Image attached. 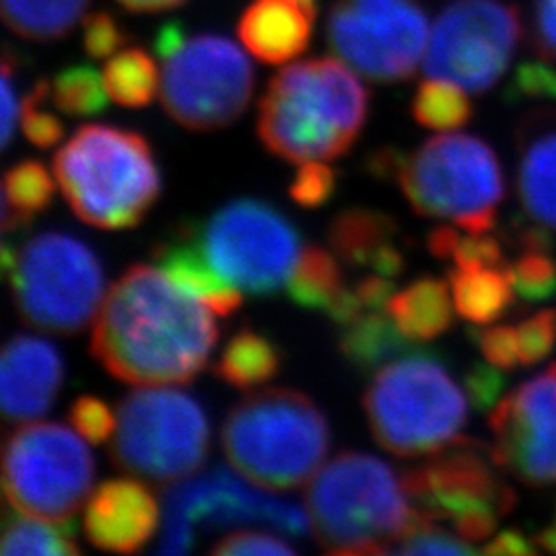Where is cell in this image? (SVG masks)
<instances>
[{
    "label": "cell",
    "mask_w": 556,
    "mask_h": 556,
    "mask_svg": "<svg viewBox=\"0 0 556 556\" xmlns=\"http://www.w3.org/2000/svg\"><path fill=\"white\" fill-rule=\"evenodd\" d=\"M337 190V172L324 161H305L299 167L289 194L301 208H319Z\"/></svg>",
    "instance_id": "60d3db41"
},
{
    "label": "cell",
    "mask_w": 556,
    "mask_h": 556,
    "mask_svg": "<svg viewBox=\"0 0 556 556\" xmlns=\"http://www.w3.org/2000/svg\"><path fill=\"white\" fill-rule=\"evenodd\" d=\"M163 62L161 103L179 126L197 132L219 130L245 112L254 93L250 59L223 36H188L169 21L155 36Z\"/></svg>",
    "instance_id": "52a82bcc"
},
{
    "label": "cell",
    "mask_w": 556,
    "mask_h": 556,
    "mask_svg": "<svg viewBox=\"0 0 556 556\" xmlns=\"http://www.w3.org/2000/svg\"><path fill=\"white\" fill-rule=\"evenodd\" d=\"M200 238L215 268L250 295H273L291 277L301 238L293 223L260 200L229 202L204 225Z\"/></svg>",
    "instance_id": "5bb4252c"
},
{
    "label": "cell",
    "mask_w": 556,
    "mask_h": 556,
    "mask_svg": "<svg viewBox=\"0 0 556 556\" xmlns=\"http://www.w3.org/2000/svg\"><path fill=\"white\" fill-rule=\"evenodd\" d=\"M307 2H312V4H316V0H307Z\"/></svg>",
    "instance_id": "11a10c76"
},
{
    "label": "cell",
    "mask_w": 556,
    "mask_h": 556,
    "mask_svg": "<svg viewBox=\"0 0 556 556\" xmlns=\"http://www.w3.org/2000/svg\"><path fill=\"white\" fill-rule=\"evenodd\" d=\"M96 464L71 429L59 422H25L2 447V489L23 516L68 521L93 486Z\"/></svg>",
    "instance_id": "8fae6325"
},
{
    "label": "cell",
    "mask_w": 556,
    "mask_h": 556,
    "mask_svg": "<svg viewBox=\"0 0 556 556\" xmlns=\"http://www.w3.org/2000/svg\"><path fill=\"white\" fill-rule=\"evenodd\" d=\"M50 96V83L40 80L21 108V126L27 140L38 149H52L64 137V126L41 103Z\"/></svg>",
    "instance_id": "74e56055"
},
{
    "label": "cell",
    "mask_w": 556,
    "mask_h": 556,
    "mask_svg": "<svg viewBox=\"0 0 556 556\" xmlns=\"http://www.w3.org/2000/svg\"><path fill=\"white\" fill-rule=\"evenodd\" d=\"M355 291L367 307V312H388V301L396 293L394 278L381 277L378 273L361 278Z\"/></svg>",
    "instance_id": "c3c4849f"
},
{
    "label": "cell",
    "mask_w": 556,
    "mask_h": 556,
    "mask_svg": "<svg viewBox=\"0 0 556 556\" xmlns=\"http://www.w3.org/2000/svg\"><path fill=\"white\" fill-rule=\"evenodd\" d=\"M379 445L397 457L438 454L459 439L468 396L429 351H413L379 367L363 396Z\"/></svg>",
    "instance_id": "8992f818"
},
{
    "label": "cell",
    "mask_w": 556,
    "mask_h": 556,
    "mask_svg": "<svg viewBox=\"0 0 556 556\" xmlns=\"http://www.w3.org/2000/svg\"><path fill=\"white\" fill-rule=\"evenodd\" d=\"M427 38L417 0H337L328 17L332 52L376 83L410 79L425 60Z\"/></svg>",
    "instance_id": "2e32d148"
},
{
    "label": "cell",
    "mask_w": 556,
    "mask_h": 556,
    "mask_svg": "<svg viewBox=\"0 0 556 556\" xmlns=\"http://www.w3.org/2000/svg\"><path fill=\"white\" fill-rule=\"evenodd\" d=\"M211 555L217 556H252V555H295V548L285 540L266 534L243 530L231 536L223 538L219 544L211 548Z\"/></svg>",
    "instance_id": "f6af8a7d"
},
{
    "label": "cell",
    "mask_w": 556,
    "mask_h": 556,
    "mask_svg": "<svg viewBox=\"0 0 556 556\" xmlns=\"http://www.w3.org/2000/svg\"><path fill=\"white\" fill-rule=\"evenodd\" d=\"M397 184L422 217L452 220L468 233H489L505 197L495 151L472 135H441L406 155Z\"/></svg>",
    "instance_id": "9c48e42d"
},
{
    "label": "cell",
    "mask_w": 556,
    "mask_h": 556,
    "mask_svg": "<svg viewBox=\"0 0 556 556\" xmlns=\"http://www.w3.org/2000/svg\"><path fill=\"white\" fill-rule=\"evenodd\" d=\"M538 546L546 553H553L556 555V517L553 521V526H548L546 530H542L536 538Z\"/></svg>",
    "instance_id": "db71d44e"
},
{
    "label": "cell",
    "mask_w": 556,
    "mask_h": 556,
    "mask_svg": "<svg viewBox=\"0 0 556 556\" xmlns=\"http://www.w3.org/2000/svg\"><path fill=\"white\" fill-rule=\"evenodd\" d=\"M165 523L160 542L161 555H188L197 546V532L220 530L258 521L277 532L301 538L309 517L291 501L258 493L233 472L215 468L199 478H186L163 495Z\"/></svg>",
    "instance_id": "9a60e30c"
},
{
    "label": "cell",
    "mask_w": 556,
    "mask_h": 556,
    "mask_svg": "<svg viewBox=\"0 0 556 556\" xmlns=\"http://www.w3.org/2000/svg\"><path fill=\"white\" fill-rule=\"evenodd\" d=\"M519 365L530 367L548 357L556 346V309H540L517 326Z\"/></svg>",
    "instance_id": "ab89813d"
},
{
    "label": "cell",
    "mask_w": 556,
    "mask_h": 556,
    "mask_svg": "<svg viewBox=\"0 0 556 556\" xmlns=\"http://www.w3.org/2000/svg\"><path fill=\"white\" fill-rule=\"evenodd\" d=\"M52 197L54 179L43 163L27 160L13 165L2 181V231L29 227L50 206Z\"/></svg>",
    "instance_id": "83f0119b"
},
{
    "label": "cell",
    "mask_w": 556,
    "mask_h": 556,
    "mask_svg": "<svg viewBox=\"0 0 556 556\" xmlns=\"http://www.w3.org/2000/svg\"><path fill=\"white\" fill-rule=\"evenodd\" d=\"M404 157L396 149H381L376 151L369 161H367V167L371 172V176L378 179H390L396 178L400 174V167L404 163Z\"/></svg>",
    "instance_id": "816d5d0a"
},
{
    "label": "cell",
    "mask_w": 556,
    "mask_h": 556,
    "mask_svg": "<svg viewBox=\"0 0 556 556\" xmlns=\"http://www.w3.org/2000/svg\"><path fill=\"white\" fill-rule=\"evenodd\" d=\"M20 116L17 96L13 87V60L9 54L2 59V147L11 144V137L15 130V122Z\"/></svg>",
    "instance_id": "681fc988"
},
{
    "label": "cell",
    "mask_w": 556,
    "mask_h": 556,
    "mask_svg": "<svg viewBox=\"0 0 556 556\" xmlns=\"http://www.w3.org/2000/svg\"><path fill=\"white\" fill-rule=\"evenodd\" d=\"M457 314L475 326L493 324L514 305V285L503 266H456L447 273Z\"/></svg>",
    "instance_id": "d4e9b609"
},
{
    "label": "cell",
    "mask_w": 556,
    "mask_h": 556,
    "mask_svg": "<svg viewBox=\"0 0 556 556\" xmlns=\"http://www.w3.org/2000/svg\"><path fill=\"white\" fill-rule=\"evenodd\" d=\"M338 346L344 358L361 374H371L386 363L417 351L404 337L388 312H365L340 328Z\"/></svg>",
    "instance_id": "484cf974"
},
{
    "label": "cell",
    "mask_w": 556,
    "mask_h": 556,
    "mask_svg": "<svg viewBox=\"0 0 556 556\" xmlns=\"http://www.w3.org/2000/svg\"><path fill=\"white\" fill-rule=\"evenodd\" d=\"M211 309L157 268L137 264L110 287L91 332V355L130 386L190 383L219 330Z\"/></svg>",
    "instance_id": "6da1fadb"
},
{
    "label": "cell",
    "mask_w": 556,
    "mask_h": 556,
    "mask_svg": "<svg viewBox=\"0 0 556 556\" xmlns=\"http://www.w3.org/2000/svg\"><path fill=\"white\" fill-rule=\"evenodd\" d=\"M50 98L62 114L96 116L108 108V87L98 68L77 64L59 73L50 83Z\"/></svg>",
    "instance_id": "836d02e7"
},
{
    "label": "cell",
    "mask_w": 556,
    "mask_h": 556,
    "mask_svg": "<svg viewBox=\"0 0 556 556\" xmlns=\"http://www.w3.org/2000/svg\"><path fill=\"white\" fill-rule=\"evenodd\" d=\"M464 390L468 402L478 413L493 410L497 406L498 396L505 390V376L498 371L497 365L477 363L464 376Z\"/></svg>",
    "instance_id": "bcb514c9"
},
{
    "label": "cell",
    "mask_w": 556,
    "mask_h": 556,
    "mask_svg": "<svg viewBox=\"0 0 556 556\" xmlns=\"http://www.w3.org/2000/svg\"><path fill=\"white\" fill-rule=\"evenodd\" d=\"M68 420L80 438L93 445L108 441L118 425L110 406L96 396L77 397L68 410Z\"/></svg>",
    "instance_id": "b9f144b4"
},
{
    "label": "cell",
    "mask_w": 556,
    "mask_h": 556,
    "mask_svg": "<svg viewBox=\"0 0 556 556\" xmlns=\"http://www.w3.org/2000/svg\"><path fill=\"white\" fill-rule=\"evenodd\" d=\"M470 338L477 342L478 351L489 363L498 369H514L519 365V344H517V326H475L470 328Z\"/></svg>",
    "instance_id": "7bdbcfd3"
},
{
    "label": "cell",
    "mask_w": 556,
    "mask_h": 556,
    "mask_svg": "<svg viewBox=\"0 0 556 556\" xmlns=\"http://www.w3.org/2000/svg\"><path fill=\"white\" fill-rule=\"evenodd\" d=\"M208 454V420L179 390H139L119 402L112 464L128 477L172 486L197 475Z\"/></svg>",
    "instance_id": "30bf717a"
},
{
    "label": "cell",
    "mask_w": 556,
    "mask_h": 556,
    "mask_svg": "<svg viewBox=\"0 0 556 556\" xmlns=\"http://www.w3.org/2000/svg\"><path fill=\"white\" fill-rule=\"evenodd\" d=\"M91 0H0L4 25L25 40L50 41L66 36Z\"/></svg>",
    "instance_id": "f1b7e54d"
},
{
    "label": "cell",
    "mask_w": 556,
    "mask_h": 556,
    "mask_svg": "<svg viewBox=\"0 0 556 556\" xmlns=\"http://www.w3.org/2000/svg\"><path fill=\"white\" fill-rule=\"evenodd\" d=\"M452 299L450 282L422 277L390 298L388 314L404 337L413 342H429L452 328Z\"/></svg>",
    "instance_id": "cb8c5ba5"
},
{
    "label": "cell",
    "mask_w": 556,
    "mask_h": 556,
    "mask_svg": "<svg viewBox=\"0 0 556 556\" xmlns=\"http://www.w3.org/2000/svg\"><path fill=\"white\" fill-rule=\"evenodd\" d=\"M553 248L517 250L516 260L505 262V273L514 285L516 295L526 301H546L556 295V260Z\"/></svg>",
    "instance_id": "d590c367"
},
{
    "label": "cell",
    "mask_w": 556,
    "mask_h": 556,
    "mask_svg": "<svg viewBox=\"0 0 556 556\" xmlns=\"http://www.w3.org/2000/svg\"><path fill=\"white\" fill-rule=\"evenodd\" d=\"M523 36L519 9L503 0H456L433 23L425 73L470 93L493 89L507 73Z\"/></svg>",
    "instance_id": "4fadbf2b"
},
{
    "label": "cell",
    "mask_w": 556,
    "mask_h": 556,
    "mask_svg": "<svg viewBox=\"0 0 556 556\" xmlns=\"http://www.w3.org/2000/svg\"><path fill=\"white\" fill-rule=\"evenodd\" d=\"M532 25L538 54L556 60V0H534Z\"/></svg>",
    "instance_id": "7dc6e473"
},
{
    "label": "cell",
    "mask_w": 556,
    "mask_h": 556,
    "mask_svg": "<svg viewBox=\"0 0 556 556\" xmlns=\"http://www.w3.org/2000/svg\"><path fill=\"white\" fill-rule=\"evenodd\" d=\"M491 447L457 439L427 464L406 470L402 482L418 514L452 521L466 542L491 540L498 519L514 511L516 493L497 472Z\"/></svg>",
    "instance_id": "7c38bea8"
},
{
    "label": "cell",
    "mask_w": 556,
    "mask_h": 556,
    "mask_svg": "<svg viewBox=\"0 0 556 556\" xmlns=\"http://www.w3.org/2000/svg\"><path fill=\"white\" fill-rule=\"evenodd\" d=\"M155 262L165 277L217 316L233 314L243 301L241 289L223 277L208 258L199 223H181L174 236L161 241Z\"/></svg>",
    "instance_id": "44dd1931"
},
{
    "label": "cell",
    "mask_w": 556,
    "mask_h": 556,
    "mask_svg": "<svg viewBox=\"0 0 556 556\" xmlns=\"http://www.w3.org/2000/svg\"><path fill=\"white\" fill-rule=\"evenodd\" d=\"M280 365L282 353L277 342L252 328H243L227 342L213 365V374L220 381L250 392L275 378Z\"/></svg>",
    "instance_id": "4316f807"
},
{
    "label": "cell",
    "mask_w": 556,
    "mask_h": 556,
    "mask_svg": "<svg viewBox=\"0 0 556 556\" xmlns=\"http://www.w3.org/2000/svg\"><path fill=\"white\" fill-rule=\"evenodd\" d=\"M312 534L328 555H392L422 519L402 478L378 457L340 452L307 484Z\"/></svg>",
    "instance_id": "3957f363"
},
{
    "label": "cell",
    "mask_w": 556,
    "mask_h": 556,
    "mask_svg": "<svg viewBox=\"0 0 556 556\" xmlns=\"http://www.w3.org/2000/svg\"><path fill=\"white\" fill-rule=\"evenodd\" d=\"M126 31L110 13H91L83 20V46L91 59H108L126 46Z\"/></svg>",
    "instance_id": "ee69618b"
},
{
    "label": "cell",
    "mask_w": 556,
    "mask_h": 556,
    "mask_svg": "<svg viewBox=\"0 0 556 556\" xmlns=\"http://www.w3.org/2000/svg\"><path fill=\"white\" fill-rule=\"evenodd\" d=\"M464 91L452 80H422L413 100V116L420 126L433 130L462 128L472 118V103Z\"/></svg>",
    "instance_id": "d6a6232c"
},
{
    "label": "cell",
    "mask_w": 556,
    "mask_h": 556,
    "mask_svg": "<svg viewBox=\"0 0 556 556\" xmlns=\"http://www.w3.org/2000/svg\"><path fill=\"white\" fill-rule=\"evenodd\" d=\"M429 252L439 260H454L456 266H503V245L486 233L462 236L450 225H439L427 238Z\"/></svg>",
    "instance_id": "e575fe53"
},
{
    "label": "cell",
    "mask_w": 556,
    "mask_h": 556,
    "mask_svg": "<svg viewBox=\"0 0 556 556\" xmlns=\"http://www.w3.org/2000/svg\"><path fill=\"white\" fill-rule=\"evenodd\" d=\"M355 73L337 59L285 66L258 103L256 126L266 149L291 163L344 155L369 112V91Z\"/></svg>",
    "instance_id": "7a4b0ae2"
},
{
    "label": "cell",
    "mask_w": 556,
    "mask_h": 556,
    "mask_svg": "<svg viewBox=\"0 0 556 556\" xmlns=\"http://www.w3.org/2000/svg\"><path fill=\"white\" fill-rule=\"evenodd\" d=\"M223 452L241 477L270 491L312 480L330 447L324 413L298 390H260L231 408L220 429Z\"/></svg>",
    "instance_id": "5b68a950"
},
{
    "label": "cell",
    "mask_w": 556,
    "mask_h": 556,
    "mask_svg": "<svg viewBox=\"0 0 556 556\" xmlns=\"http://www.w3.org/2000/svg\"><path fill=\"white\" fill-rule=\"evenodd\" d=\"M0 260L21 318L38 330L77 334L103 301L100 258L68 233L34 236L20 250L4 241Z\"/></svg>",
    "instance_id": "ba28073f"
},
{
    "label": "cell",
    "mask_w": 556,
    "mask_h": 556,
    "mask_svg": "<svg viewBox=\"0 0 556 556\" xmlns=\"http://www.w3.org/2000/svg\"><path fill=\"white\" fill-rule=\"evenodd\" d=\"M517 194L530 219L556 231V112H534L517 126Z\"/></svg>",
    "instance_id": "ffe728a7"
},
{
    "label": "cell",
    "mask_w": 556,
    "mask_h": 556,
    "mask_svg": "<svg viewBox=\"0 0 556 556\" xmlns=\"http://www.w3.org/2000/svg\"><path fill=\"white\" fill-rule=\"evenodd\" d=\"M118 2L135 13H160V11L179 7L186 0H118Z\"/></svg>",
    "instance_id": "f5cc1de1"
},
{
    "label": "cell",
    "mask_w": 556,
    "mask_h": 556,
    "mask_svg": "<svg viewBox=\"0 0 556 556\" xmlns=\"http://www.w3.org/2000/svg\"><path fill=\"white\" fill-rule=\"evenodd\" d=\"M62 357L54 344L36 337L11 338L0 358V400L7 422L43 417L62 386Z\"/></svg>",
    "instance_id": "ac0fdd59"
},
{
    "label": "cell",
    "mask_w": 556,
    "mask_h": 556,
    "mask_svg": "<svg viewBox=\"0 0 556 556\" xmlns=\"http://www.w3.org/2000/svg\"><path fill=\"white\" fill-rule=\"evenodd\" d=\"M498 470L528 486L556 482V363L509 392L489 415Z\"/></svg>",
    "instance_id": "e0dca14e"
},
{
    "label": "cell",
    "mask_w": 556,
    "mask_h": 556,
    "mask_svg": "<svg viewBox=\"0 0 556 556\" xmlns=\"http://www.w3.org/2000/svg\"><path fill=\"white\" fill-rule=\"evenodd\" d=\"M110 98L124 108H144L161 89L155 60L140 48H126L103 68Z\"/></svg>",
    "instance_id": "1f68e13d"
},
{
    "label": "cell",
    "mask_w": 556,
    "mask_h": 556,
    "mask_svg": "<svg viewBox=\"0 0 556 556\" xmlns=\"http://www.w3.org/2000/svg\"><path fill=\"white\" fill-rule=\"evenodd\" d=\"M0 555H80L73 519L48 523L40 517L7 511L2 519Z\"/></svg>",
    "instance_id": "f546056e"
},
{
    "label": "cell",
    "mask_w": 556,
    "mask_h": 556,
    "mask_svg": "<svg viewBox=\"0 0 556 556\" xmlns=\"http://www.w3.org/2000/svg\"><path fill=\"white\" fill-rule=\"evenodd\" d=\"M507 103L528 100L556 101V66L553 60H526L521 62L505 89Z\"/></svg>",
    "instance_id": "f35d334b"
},
{
    "label": "cell",
    "mask_w": 556,
    "mask_h": 556,
    "mask_svg": "<svg viewBox=\"0 0 556 556\" xmlns=\"http://www.w3.org/2000/svg\"><path fill=\"white\" fill-rule=\"evenodd\" d=\"M330 248L351 266H367L381 277L396 278L404 270V252L396 220L383 211L346 208L328 229Z\"/></svg>",
    "instance_id": "603a6c76"
},
{
    "label": "cell",
    "mask_w": 556,
    "mask_h": 556,
    "mask_svg": "<svg viewBox=\"0 0 556 556\" xmlns=\"http://www.w3.org/2000/svg\"><path fill=\"white\" fill-rule=\"evenodd\" d=\"M316 4L307 0H254L238 23L245 50L266 64H285L312 40Z\"/></svg>",
    "instance_id": "7402d4cb"
},
{
    "label": "cell",
    "mask_w": 556,
    "mask_h": 556,
    "mask_svg": "<svg viewBox=\"0 0 556 556\" xmlns=\"http://www.w3.org/2000/svg\"><path fill=\"white\" fill-rule=\"evenodd\" d=\"M160 509L151 491L132 478L105 480L87 498L83 528L89 542L108 553L130 555L155 534Z\"/></svg>",
    "instance_id": "d6986e66"
},
{
    "label": "cell",
    "mask_w": 556,
    "mask_h": 556,
    "mask_svg": "<svg viewBox=\"0 0 556 556\" xmlns=\"http://www.w3.org/2000/svg\"><path fill=\"white\" fill-rule=\"evenodd\" d=\"M534 542L536 540H530L519 530H505L498 536L491 538L489 544L482 548V553L495 556L536 555L538 548L534 546Z\"/></svg>",
    "instance_id": "f907efd6"
},
{
    "label": "cell",
    "mask_w": 556,
    "mask_h": 556,
    "mask_svg": "<svg viewBox=\"0 0 556 556\" xmlns=\"http://www.w3.org/2000/svg\"><path fill=\"white\" fill-rule=\"evenodd\" d=\"M54 176L73 213L110 231L137 227L161 194L149 142L114 126L79 128L56 153Z\"/></svg>",
    "instance_id": "277c9868"
},
{
    "label": "cell",
    "mask_w": 556,
    "mask_h": 556,
    "mask_svg": "<svg viewBox=\"0 0 556 556\" xmlns=\"http://www.w3.org/2000/svg\"><path fill=\"white\" fill-rule=\"evenodd\" d=\"M477 546L464 538L441 530L438 521L420 519L404 536L397 540L392 555H477Z\"/></svg>",
    "instance_id": "8d00e7d4"
},
{
    "label": "cell",
    "mask_w": 556,
    "mask_h": 556,
    "mask_svg": "<svg viewBox=\"0 0 556 556\" xmlns=\"http://www.w3.org/2000/svg\"><path fill=\"white\" fill-rule=\"evenodd\" d=\"M342 287L337 258L319 245H307L287 280V295L303 309L326 312Z\"/></svg>",
    "instance_id": "4dcf8cb0"
}]
</instances>
